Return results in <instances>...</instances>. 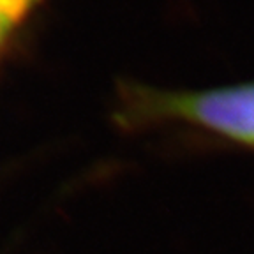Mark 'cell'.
Listing matches in <instances>:
<instances>
[{"instance_id":"obj_1","label":"cell","mask_w":254,"mask_h":254,"mask_svg":"<svg viewBox=\"0 0 254 254\" xmlns=\"http://www.w3.org/2000/svg\"><path fill=\"white\" fill-rule=\"evenodd\" d=\"M131 103L139 117L189 124L254 150V79L203 90L138 88Z\"/></svg>"},{"instance_id":"obj_3","label":"cell","mask_w":254,"mask_h":254,"mask_svg":"<svg viewBox=\"0 0 254 254\" xmlns=\"http://www.w3.org/2000/svg\"><path fill=\"white\" fill-rule=\"evenodd\" d=\"M7 2H14V0H0V4H7ZM30 2H34V0H30Z\"/></svg>"},{"instance_id":"obj_2","label":"cell","mask_w":254,"mask_h":254,"mask_svg":"<svg viewBox=\"0 0 254 254\" xmlns=\"http://www.w3.org/2000/svg\"><path fill=\"white\" fill-rule=\"evenodd\" d=\"M30 0H14L7 4H0V43L7 37V34L18 25V21L30 9Z\"/></svg>"}]
</instances>
